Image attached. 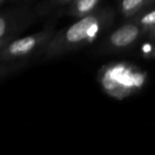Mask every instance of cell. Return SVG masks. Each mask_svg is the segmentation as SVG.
<instances>
[{
    "mask_svg": "<svg viewBox=\"0 0 155 155\" xmlns=\"http://www.w3.org/2000/svg\"><path fill=\"white\" fill-rule=\"evenodd\" d=\"M116 15L117 12L113 8L100 7L93 13L78 18L72 25L55 33L43 61L61 58L93 44L113 26Z\"/></svg>",
    "mask_w": 155,
    "mask_h": 155,
    "instance_id": "6da1fadb",
    "label": "cell"
},
{
    "mask_svg": "<svg viewBox=\"0 0 155 155\" xmlns=\"http://www.w3.org/2000/svg\"><path fill=\"white\" fill-rule=\"evenodd\" d=\"M54 21L43 30L21 38H15L0 48V78L5 80L12 73L27 67L36 60H43L44 54L55 33Z\"/></svg>",
    "mask_w": 155,
    "mask_h": 155,
    "instance_id": "7a4b0ae2",
    "label": "cell"
},
{
    "mask_svg": "<svg viewBox=\"0 0 155 155\" xmlns=\"http://www.w3.org/2000/svg\"><path fill=\"white\" fill-rule=\"evenodd\" d=\"M97 81L104 93L117 100L138 94L147 84L148 73L129 62H112L100 68Z\"/></svg>",
    "mask_w": 155,
    "mask_h": 155,
    "instance_id": "3957f363",
    "label": "cell"
},
{
    "mask_svg": "<svg viewBox=\"0 0 155 155\" xmlns=\"http://www.w3.org/2000/svg\"><path fill=\"white\" fill-rule=\"evenodd\" d=\"M37 18H39V15L35 7H18L3 10L0 15V48L17 38L18 35Z\"/></svg>",
    "mask_w": 155,
    "mask_h": 155,
    "instance_id": "277c9868",
    "label": "cell"
},
{
    "mask_svg": "<svg viewBox=\"0 0 155 155\" xmlns=\"http://www.w3.org/2000/svg\"><path fill=\"white\" fill-rule=\"evenodd\" d=\"M142 37H146L143 29L134 19L125 20L124 24L106 35L97 47L96 52L99 54L124 52L134 47Z\"/></svg>",
    "mask_w": 155,
    "mask_h": 155,
    "instance_id": "5b68a950",
    "label": "cell"
},
{
    "mask_svg": "<svg viewBox=\"0 0 155 155\" xmlns=\"http://www.w3.org/2000/svg\"><path fill=\"white\" fill-rule=\"evenodd\" d=\"M101 0H75L71 5L63 9L62 11L53 14L56 17L61 16H69L73 18H81L88 14L93 13L98 9Z\"/></svg>",
    "mask_w": 155,
    "mask_h": 155,
    "instance_id": "8992f818",
    "label": "cell"
},
{
    "mask_svg": "<svg viewBox=\"0 0 155 155\" xmlns=\"http://www.w3.org/2000/svg\"><path fill=\"white\" fill-rule=\"evenodd\" d=\"M155 5V0H120L118 12L124 20H129Z\"/></svg>",
    "mask_w": 155,
    "mask_h": 155,
    "instance_id": "52a82bcc",
    "label": "cell"
},
{
    "mask_svg": "<svg viewBox=\"0 0 155 155\" xmlns=\"http://www.w3.org/2000/svg\"><path fill=\"white\" fill-rule=\"evenodd\" d=\"M75 1V0H44L41 3L35 5L39 17L47 16L50 14H55L62 11L66 7Z\"/></svg>",
    "mask_w": 155,
    "mask_h": 155,
    "instance_id": "ba28073f",
    "label": "cell"
},
{
    "mask_svg": "<svg viewBox=\"0 0 155 155\" xmlns=\"http://www.w3.org/2000/svg\"><path fill=\"white\" fill-rule=\"evenodd\" d=\"M131 19H134L146 32V35L152 28L155 27V8H149L144 11L140 12Z\"/></svg>",
    "mask_w": 155,
    "mask_h": 155,
    "instance_id": "9c48e42d",
    "label": "cell"
},
{
    "mask_svg": "<svg viewBox=\"0 0 155 155\" xmlns=\"http://www.w3.org/2000/svg\"><path fill=\"white\" fill-rule=\"evenodd\" d=\"M146 37H148V38L150 39L151 41H153V43L155 44V27L149 31L148 34L146 35Z\"/></svg>",
    "mask_w": 155,
    "mask_h": 155,
    "instance_id": "30bf717a",
    "label": "cell"
},
{
    "mask_svg": "<svg viewBox=\"0 0 155 155\" xmlns=\"http://www.w3.org/2000/svg\"><path fill=\"white\" fill-rule=\"evenodd\" d=\"M149 56H150V58H155V44H154V46H153L151 52H149Z\"/></svg>",
    "mask_w": 155,
    "mask_h": 155,
    "instance_id": "8fae6325",
    "label": "cell"
},
{
    "mask_svg": "<svg viewBox=\"0 0 155 155\" xmlns=\"http://www.w3.org/2000/svg\"><path fill=\"white\" fill-rule=\"evenodd\" d=\"M10 2H20V1H25V0H9Z\"/></svg>",
    "mask_w": 155,
    "mask_h": 155,
    "instance_id": "7c38bea8",
    "label": "cell"
},
{
    "mask_svg": "<svg viewBox=\"0 0 155 155\" xmlns=\"http://www.w3.org/2000/svg\"><path fill=\"white\" fill-rule=\"evenodd\" d=\"M5 1H7V0H0V3H1V5H5Z\"/></svg>",
    "mask_w": 155,
    "mask_h": 155,
    "instance_id": "4fadbf2b",
    "label": "cell"
}]
</instances>
